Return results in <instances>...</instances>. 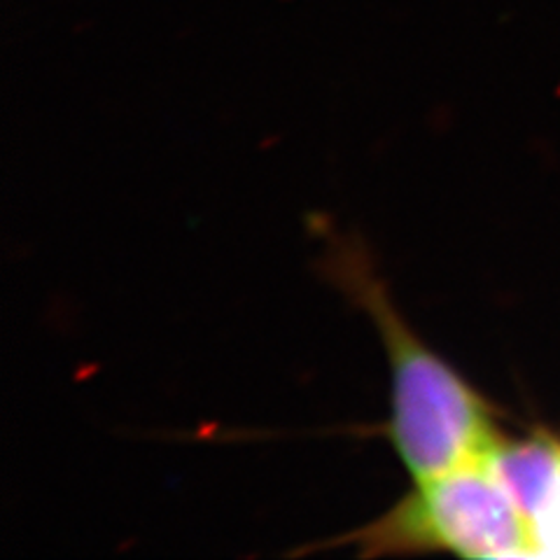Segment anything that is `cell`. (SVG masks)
Listing matches in <instances>:
<instances>
[{
	"instance_id": "cell-1",
	"label": "cell",
	"mask_w": 560,
	"mask_h": 560,
	"mask_svg": "<svg viewBox=\"0 0 560 560\" xmlns=\"http://www.w3.org/2000/svg\"><path fill=\"white\" fill-rule=\"evenodd\" d=\"M323 269L378 331L390 376V413L378 434L388 440L409 479L428 481L486 460L502 442L493 409L409 325L364 243L337 238Z\"/></svg>"
},
{
	"instance_id": "cell-2",
	"label": "cell",
	"mask_w": 560,
	"mask_h": 560,
	"mask_svg": "<svg viewBox=\"0 0 560 560\" xmlns=\"http://www.w3.org/2000/svg\"><path fill=\"white\" fill-rule=\"evenodd\" d=\"M331 547H350L358 558L425 553L512 558L539 553L541 539L486 458L416 481L407 495L337 537Z\"/></svg>"
}]
</instances>
